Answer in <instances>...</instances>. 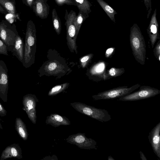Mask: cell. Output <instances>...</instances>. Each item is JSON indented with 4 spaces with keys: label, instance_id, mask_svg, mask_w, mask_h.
I'll return each mask as SVG.
<instances>
[{
    "label": "cell",
    "instance_id": "31",
    "mask_svg": "<svg viewBox=\"0 0 160 160\" xmlns=\"http://www.w3.org/2000/svg\"><path fill=\"white\" fill-rule=\"evenodd\" d=\"M115 49L113 48H111L108 49L106 51L105 56L107 58H109L113 53Z\"/></svg>",
    "mask_w": 160,
    "mask_h": 160
},
{
    "label": "cell",
    "instance_id": "22",
    "mask_svg": "<svg viewBox=\"0 0 160 160\" xmlns=\"http://www.w3.org/2000/svg\"><path fill=\"white\" fill-rule=\"evenodd\" d=\"M52 21L53 27L57 33L59 35L61 31V22L55 8L52 10Z\"/></svg>",
    "mask_w": 160,
    "mask_h": 160
},
{
    "label": "cell",
    "instance_id": "8",
    "mask_svg": "<svg viewBox=\"0 0 160 160\" xmlns=\"http://www.w3.org/2000/svg\"><path fill=\"white\" fill-rule=\"evenodd\" d=\"M66 141L67 142L75 145L81 149H97L96 142L86 137L84 133H78L70 135L66 139Z\"/></svg>",
    "mask_w": 160,
    "mask_h": 160
},
{
    "label": "cell",
    "instance_id": "11",
    "mask_svg": "<svg viewBox=\"0 0 160 160\" xmlns=\"http://www.w3.org/2000/svg\"><path fill=\"white\" fill-rule=\"evenodd\" d=\"M160 122L149 132L148 136L149 143L154 153L160 160Z\"/></svg>",
    "mask_w": 160,
    "mask_h": 160
},
{
    "label": "cell",
    "instance_id": "10",
    "mask_svg": "<svg viewBox=\"0 0 160 160\" xmlns=\"http://www.w3.org/2000/svg\"><path fill=\"white\" fill-rule=\"evenodd\" d=\"M8 89V69L5 62L0 60V98L4 102L7 101Z\"/></svg>",
    "mask_w": 160,
    "mask_h": 160
},
{
    "label": "cell",
    "instance_id": "15",
    "mask_svg": "<svg viewBox=\"0 0 160 160\" xmlns=\"http://www.w3.org/2000/svg\"><path fill=\"white\" fill-rule=\"evenodd\" d=\"M45 123L54 127L71 124L69 119L65 116L57 113H52L47 117Z\"/></svg>",
    "mask_w": 160,
    "mask_h": 160
},
{
    "label": "cell",
    "instance_id": "4",
    "mask_svg": "<svg viewBox=\"0 0 160 160\" xmlns=\"http://www.w3.org/2000/svg\"><path fill=\"white\" fill-rule=\"evenodd\" d=\"M76 16V12L73 10H71L68 12L67 10H65L64 18L66 21L65 24L66 27L68 45L71 51H74L77 53L76 39L78 35L75 24Z\"/></svg>",
    "mask_w": 160,
    "mask_h": 160
},
{
    "label": "cell",
    "instance_id": "29",
    "mask_svg": "<svg viewBox=\"0 0 160 160\" xmlns=\"http://www.w3.org/2000/svg\"><path fill=\"white\" fill-rule=\"evenodd\" d=\"M93 54H90L83 57L81 59V62L82 64L83 67H84L87 62L89 61L92 57Z\"/></svg>",
    "mask_w": 160,
    "mask_h": 160
},
{
    "label": "cell",
    "instance_id": "2",
    "mask_svg": "<svg viewBox=\"0 0 160 160\" xmlns=\"http://www.w3.org/2000/svg\"><path fill=\"white\" fill-rule=\"evenodd\" d=\"M36 29L33 22L29 20L27 24L24 46V57L22 63L24 67H30L33 62L34 47L35 44Z\"/></svg>",
    "mask_w": 160,
    "mask_h": 160
},
{
    "label": "cell",
    "instance_id": "35",
    "mask_svg": "<svg viewBox=\"0 0 160 160\" xmlns=\"http://www.w3.org/2000/svg\"><path fill=\"white\" fill-rule=\"evenodd\" d=\"M140 154V158L142 160H147L146 157L145 156L143 153L141 151L139 152Z\"/></svg>",
    "mask_w": 160,
    "mask_h": 160
},
{
    "label": "cell",
    "instance_id": "33",
    "mask_svg": "<svg viewBox=\"0 0 160 160\" xmlns=\"http://www.w3.org/2000/svg\"><path fill=\"white\" fill-rule=\"evenodd\" d=\"M57 66V65L55 62L50 63L48 66V69L49 70L52 71L55 69Z\"/></svg>",
    "mask_w": 160,
    "mask_h": 160
},
{
    "label": "cell",
    "instance_id": "3",
    "mask_svg": "<svg viewBox=\"0 0 160 160\" xmlns=\"http://www.w3.org/2000/svg\"><path fill=\"white\" fill-rule=\"evenodd\" d=\"M70 105L78 112L102 122L110 120L111 117L108 111L104 109L98 108L80 102H74Z\"/></svg>",
    "mask_w": 160,
    "mask_h": 160
},
{
    "label": "cell",
    "instance_id": "20",
    "mask_svg": "<svg viewBox=\"0 0 160 160\" xmlns=\"http://www.w3.org/2000/svg\"><path fill=\"white\" fill-rule=\"evenodd\" d=\"M123 68H112L105 72L103 75V79L106 80L113 78L119 76L125 72Z\"/></svg>",
    "mask_w": 160,
    "mask_h": 160
},
{
    "label": "cell",
    "instance_id": "34",
    "mask_svg": "<svg viewBox=\"0 0 160 160\" xmlns=\"http://www.w3.org/2000/svg\"><path fill=\"white\" fill-rule=\"evenodd\" d=\"M0 13L4 14H6L8 13L4 9V8L2 7L0 4Z\"/></svg>",
    "mask_w": 160,
    "mask_h": 160
},
{
    "label": "cell",
    "instance_id": "6",
    "mask_svg": "<svg viewBox=\"0 0 160 160\" xmlns=\"http://www.w3.org/2000/svg\"><path fill=\"white\" fill-rule=\"evenodd\" d=\"M18 34L14 24H12L6 20L0 22V38L6 45L8 51L12 52Z\"/></svg>",
    "mask_w": 160,
    "mask_h": 160
},
{
    "label": "cell",
    "instance_id": "7",
    "mask_svg": "<svg viewBox=\"0 0 160 160\" xmlns=\"http://www.w3.org/2000/svg\"><path fill=\"white\" fill-rule=\"evenodd\" d=\"M137 91L119 98L118 100L133 101L148 98L160 93V90L148 86H142Z\"/></svg>",
    "mask_w": 160,
    "mask_h": 160
},
{
    "label": "cell",
    "instance_id": "23",
    "mask_svg": "<svg viewBox=\"0 0 160 160\" xmlns=\"http://www.w3.org/2000/svg\"><path fill=\"white\" fill-rule=\"evenodd\" d=\"M89 16V14L85 13L81 11H79L75 21V24L76 28L77 35L78 34L82 23Z\"/></svg>",
    "mask_w": 160,
    "mask_h": 160
},
{
    "label": "cell",
    "instance_id": "26",
    "mask_svg": "<svg viewBox=\"0 0 160 160\" xmlns=\"http://www.w3.org/2000/svg\"><path fill=\"white\" fill-rule=\"evenodd\" d=\"M154 54L156 58L160 61V40H159L153 50Z\"/></svg>",
    "mask_w": 160,
    "mask_h": 160
},
{
    "label": "cell",
    "instance_id": "13",
    "mask_svg": "<svg viewBox=\"0 0 160 160\" xmlns=\"http://www.w3.org/2000/svg\"><path fill=\"white\" fill-rule=\"evenodd\" d=\"M48 0H34L32 10L36 15L40 18H47L50 7L47 3Z\"/></svg>",
    "mask_w": 160,
    "mask_h": 160
},
{
    "label": "cell",
    "instance_id": "18",
    "mask_svg": "<svg viewBox=\"0 0 160 160\" xmlns=\"http://www.w3.org/2000/svg\"><path fill=\"white\" fill-rule=\"evenodd\" d=\"M96 1L111 20L115 23V16L117 14L116 11L103 0H96Z\"/></svg>",
    "mask_w": 160,
    "mask_h": 160
},
{
    "label": "cell",
    "instance_id": "9",
    "mask_svg": "<svg viewBox=\"0 0 160 160\" xmlns=\"http://www.w3.org/2000/svg\"><path fill=\"white\" fill-rule=\"evenodd\" d=\"M38 100L36 96L32 94L24 96L22 99V109L26 113L28 118L33 124L36 123V107Z\"/></svg>",
    "mask_w": 160,
    "mask_h": 160
},
{
    "label": "cell",
    "instance_id": "14",
    "mask_svg": "<svg viewBox=\"0 0 160 160\" xmlns=\"http://www.w3.org/2000/svg\"><path fill=\"white\" fill-rule=\"evenodd\" d=\"M11 158L18 159L22 158V150L18 144L14 143L7 147L2 151L0 160Z\"/></svg>",
    "mask_w": 160,
    "mask_h": 160
},
{
    "label": "cell",
    "instance_id": "12",
    "mask_svg": "<svg viewBox=\"0 0 160 160\" xmlns=\"http://www.w3.org/2000/svg\"><path fill=\"white\" fill-rule=\"evenodd\" d=\"M157 9L154 10L151 17L149 24L147 29V33L148 35L152 48L158 39H160L158 32L159 25L156 18Z\"/></svg>",
    "mask_w": 160,
    "mask_h": 160
},
{
    "label": "cell",
    "instance_id": "25",
    "mask_svg": "<svg viewBox=\"0 0 160 160\" xmlns=\"http://www.w3.org/2000/svg\"><path fill=\"white\" fill-rule=\"evenodd\" d=\"M59 6H61L66 4L68 5H74L77 6V4L74 0H54Z\"/></svg>",
    "mask_w": 160,
    "mask_h": 160
},
{
    "label": "cell",
    "instance_id": "32",
    "mask_svg": "<svg viewBox=\"0 0 160 160\" xmlns=\"http://www.w3.org/2000/svg\"><path fill=\"white\" fill-rule=\"evenodd\" d=\"M7 112L3 105L0 102V116L4 117L7 115Z\"/></svg>",
    "mask_w": 160,
    "mask_h": 160
},
{
    "label": "cell",
    "instance_id": "5",
    "mask_svg": "<svg viewBox=\"0 0 160 160\" xmlns=\"http://www.w3.org/2000/svg\"><path fill=\"white\" fill-rule=\"evenodd\" d=\"M141 86L137 84L130 87L128 86H119L100 92L92 96L95 100L113 99L126 96Z\"/></svg>",
    "mask_w": 160,
    "mask_h": 160
},
{
    "label": "cell",
    "instance_id": "1",
    "mask_svg": "<svg viewBox=\"0 0 160 160\" xmlns=\"http://www.w3.org/2000/svg\"><path fill=\"white\" fill-rule=\"evenodd\" d=\"M129 39L135 59L140 64L144 65L146 60V43L140 28L136 23H134L130 28Z\"/></svg>",
    "mask_w": 160,
    "mask_h": 160
},
{
    "label": "cell",
    "instance_id": "19",
    "mask_svg": "<svg viewBox=\"0 0 160 160\" xmlns=\"http://www.w3.org/2000/svg\"><path fill=\"white\" fill-rule=\"evenodd\" d=\"M0 4L9 14L16 15L15 0H0Z\"/></svg>",
    "mask_w": 160,
    "mask_h": 160
},
{
    "label": "cell",
    "instance_id": "21",
    "mask_svg": "<svg viewBox=\"0 0 160 160\" xmlns=\"http://www.w3.org/2000/svg\"><path fill=\"white\" fill-rule=\"evenodd\" d=\"M77 4L79 11L89 14L91 12L92 4L88 0H74Z\"/></svg>",
    "mask_w": 160,
    "mask_h": 160
},
{
    "label": "cell",
    "instance_id": "17",
    "mask_svg": "<svg viewBox=\"0 0 160 160\" xmlns=\"http://www.w3.org/2000/svg\"><path fill=\"white\" fill-rule=\"evenodd\" d=\"M15 127L18 134L23 140L28 139V134L25 124L21 118H17L15 119Z\"/></svg>",
    "mask_w": 160,
    "mask_h": 160
},
{
    "label": "cell",
    "instance_id": "28",
    "mask_svg": "<svg viewBox=\"0 0 160 160\" xmlns=\"http://www.w3.org/2000/svg\"><path fill=\"white\" fill-rule=\"evenodd\" d=\"M0 54L8 56V55L6 45L3 41L0 39Z\"/></svg>",
    "mask_w": 160,
    "mask_h": 160
},
{
    "label": "cell",
    "instance_id": "30",
    "mask_svg": "<svg viewBox=\"0 0 160 160\" xmlns=\"http://www.w3.org/2000/svg\"><path fill=\"white\" fill-rule=\"evenodd\" d=\"M22 3L31 9L34 0H21Z\"/></svg>",
    "mask_w": 160,
    "mask_h": 160
},
{
    "label": "cell",
    "instance_id": "27",
    "mask_svg": "<svg viewBox=\"0 0 160 160\" xmlns=\"http://www.w3.org/2000/svg\"><path fill=\"white\" fill-rule=\"evenodd\" d=\"M146 8L147 18H148L152 10L151 0H143Z\"/></svg>",
    "mask_w": 160,
    "mask_h": 160
},
{
    "label": "cell",
    "instance_id": "16",
    "mask_svg": "<svg viewBox=\"0 0 160 160\" xmlns=\"http://www.w3.org/2000/svg\"><path fill=\"white\" fill-rule=\"evenodd\" d=\"M13 56H16L22 63L24 57V46L23 39L18 34L16 37L12 52Z\"/></svg>",
    "mask_w": 160,
    "mask_h": 160
},
{
    "label": "cell",
    "instance_id": "36",
    "mask_svg": "<svg viewBox=\"0 0 160 160\" xmlns=\"http://www.w3.org/2000/svg\"><path fill=\"white\" fill-rule=\"evenodd\" d=\"M108 160H115V159L111 156H109L108 157Z\"/></svg>",
    "mask_w": 160,
    "mask_h": 160
},
{
    "label": "cell",
    "instance_id": "24",
    "mask_svg": "<svg viewBox=\"0 0 160 160\" xmlns=\"http://www.w3.org/2000/svg\"><path fill=\"white\" fill-rule=\"evenodd\" d=\"M66 84L56 86L52 88L48 93L49 96H53L59 93L66 88Z\"/></svg>",
    "mask_w": 160,
    "mask_h": 160
},
{
    "label": "cell",
    "instance_id": "37",
    "mask_svg": "<svg viewBox=\"0 0 160 160\" xmlns=\"http://www.w3.org/2000/svg\"><path fill=\"white\" fill-rule=\"evenodd\" d=\"M0 128L2 129H3L2 127V125L1 123V119H0Z\"/></svg>",
    "mask_w": 160,
    "mask_h": 160
}]
</instances>
